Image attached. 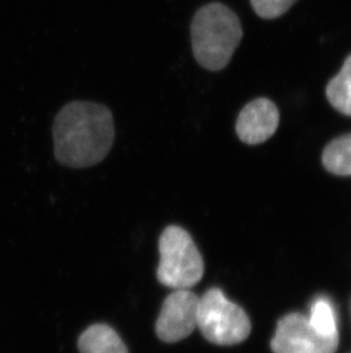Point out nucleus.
Returning a JSON list of instances; mask_svg holds the SVG:
<instances>
[{
	"mask_svg": "<svg viewBox=\"0 0 351 353\" xmlns=\"http://www.w3.org/2000/svg\"><path fill=\"white\" fill-rule=\"evenodd\" d=\"M114 135V123L109 108L74 101L67 104L54 120L55 158L71 168L94 166L109 154Z\"/></svg>",
	"mask_w": 351,
	"mask_h": 353,
	"instance_id": "nucleus-1",
	"label": "nucleus"
},
{
	"mask_svg": "<svg viewBox=\"0 0 351 353\" xmlns=\"http://www.w3.org/2000/svg\"><path fill=\"white\" fill-rule=\"evenodd\" d=\"M242 36L241 22L231 8L220 3L201 7L191 26L196 62L206 70H222L232 60Z\"/></svg>",
	"mask_w": 351,
	"mask_h": 353,
	"instance_id": "nucleus-2",
	"label": "nucleus"
},
{
	"mask_svg": "<svg viewBox=\"0 0 351 353\" xmlns=\"http://www.w3.org/2000/svg\"><path fill=\"white\" fill-rule=\"evenodd\" d=\"M160 263L156 276L173 290H189L202 279L204 263L192 236L177 225L163 230L159 239Z\"/></svg>",
	"mask_w": 351,
	"mask_h": 353,
	"instance_id": "nucleus-3",
	"label": "nucleus"
},
{
	"mask_svg": "<svg viewBox=\"0 0 351 353\" xmlns=\"http://www.w3.org/2000/svg\"><path fill=\"white\" fill-rule=\"evenodd\" d=\"M198 328L215 345H235L246 341L251 332L248 314L227 300L219 288H210L199 300Z\"/></svg>",
	"mask_w": 351,
	"mask_h": 353,
	"instance_id": "nucleus-4",
	"label": "nucleus"
},
{
	"mask_svg": "<svg viewBox=\"0 0 351 353\" xmlns=\"http://www.w3.org/2000/svg\"><path fill=\"white\" fill-rule=\"evenodd\" d=\"M339 334L325 336L309 323L308 318L291 314L279 320L272 349L275 353H334Z\"/></svg>",
	"mask_w": 351,
	"mask_h": 353,
	"instance_id": "nucleus-5",
	"label": "nucleus"
},
{
	"mask_svg": "<svg viewBox=\"0 0 351 353\" xmlns=\"http://www.w3.org/2000/svg\"><path fill=\"white\" fill-rule=\"evenodd\" d=\"M200 297L189 290H176L163 302L156 333L166 343L189 337L198 327Z\"/></svg>",
	"mask_w": 351,
	"mask_h": 353,
	"instance_id": "nucleus-6",
	"label": "nucleus"
},
{
	"mask_svg": "<svg viewBox=\"0 0 351 353\" xmlns=\"http://www.w3.org/2000/svg\"><path fill=\"white\" fill-rule=\"evenodd\" d=\"M279 123V109L268 99L246 104L236 121V133L246 144H260L275 134Z\"/></svg>",
	"mask_w": 351,
	"mask_h": 353,
	"instance_id": "nucleus-7",
	"label": "nucleus"
},
{
	"mask_svg": "<svg viewBox=\"0 0 351 353\" xmlns=\"http://www.w3.org/2000/svg\"><path fill=\"white\" fill-rule=\"evenodd\" d=\"M78 347L80 353H129L119 334L105 323L88 327L80 335Z\"/></svg>",
	"mask_w": 351,
	"mask_h": 353,
	"instance_id": "nucleus-8",
	"label": "nucleus"
},
{
	"mask_svg": "<svg viewBox=\"0 0 351 353\" xmlns=\"http://www.w3.org/2000/svg\"><path fill=\"white\" fill-rule=\"evenodd\" d=\"M326 97L332 107L351 117V55L347 57L338 76L328 83Z\"/></svg>",
	"mask_w": 351,
	"mask_h": 353,
	"instance_id": "nucleus-9",
	"label": "nucleus"
},
{
	"mask_svg": "<svg viewBox=\"0 0 351 353\" xmlns=\"http://www.w3.org/2000/svg\"><path fill=\"white\" fill-rule=\"evenodd\" d=\"M323 163L335 175H351V134L332 141L325 148Z\"/></svg>",
	"mask_w": 351,
	"mask_h": 353,
	"instance_id": "nucleus-10",
	"label": "nucleus"
},
{
	"mask_svg": "<svg viewBox=\"0 0 351 353\" xmlns=\"http://www.w3.org/2000/svg\"><path fill=\"white\" fill-rule=\"evenodd\" d=\"M308 320L312 326L321 335L332 336L338 334L334 309L325 299H318L314 302Z\"/></svg>",
	"mask_w": 351,
	"mask_h": 353,
	"instance_id": "nucleus-11",
	"label": "nucleus"
},
{
	"mask_svg": "<svg viewBox=\"0 0 351 353\" xmlns=\"http://www.w3.org/2000/svg\"><path fill=\"white\" fill-rule=\"evenodd\" d=\"M259 17L266 20L276 19L286 13L297 0H250Z\"/></svg>",
	"mask_w": 351,
	"mask_h": 353,
	"instance_id": "nucleus-12",
	"label": "nucleus"
}]
</instances>
